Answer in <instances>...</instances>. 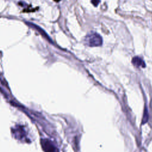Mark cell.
Returning <instances> with one entry per match:
<instances>
[{
    "label": "cell",
    "mask_w": 152,
    "mask_h": 152,
    "mask_svg": "<svg viewBox=\"0 0 152 152\" xmlns=\"http://www.w3.org/2000/svg\"><path fill=\"white\" fill-rule=\"evenodd\" d=\"M148 121V111H147V109L146 107H145L144 109V116L143 118V121L142 124H144L146 122H147Z\"/></svg>",
    "instance_id": "3957f363"
},
{
    "label": "cell",
    "mask_w": 152,
    "mask_h": 152,
    "mask_svg": "<svg viewBox=\"0 0 152 152\" xmlns=\"http://www.w3.org/2000/svg\"><path fill=\"white\" fill-rule=\"evenodd\" d=\"M90 42L92 46H99L102 43L101 37L98 34H93L90 37Z\"/></svg>",
    "instance_id": "6da1fadb"
},
{
    "label": "cell",
    "mask_w": 152,
    "mask_h": 152,
    "mask_svg": "<svg viewBox=\"0 0 152 152\" xmlns=\"http://www.w3.org/2000/svg\"><path fill=\"white\" fill-rule=\"evenodd\" d=\"M132 64L136 67H146V64L144 61L139 57H135L133 58Z\"/></svg>",
    "instance_id": "7a4b0ae2"
},
{
    "label": "cell",
    "mask_w": 152,
    "mask_h": 152,
    "mask_svg": "<svg viewBox=\"0 0 152 152\" xmlns=\"http://www.w3.org/2000/svg\"><path fill=\"white\" fill-rule=\"evenodd\" d=\"M100 0H92V3L94 6H98L100 3Z\"/></svg>",
    "instance_id": "277c9868"
}]
</instances>
